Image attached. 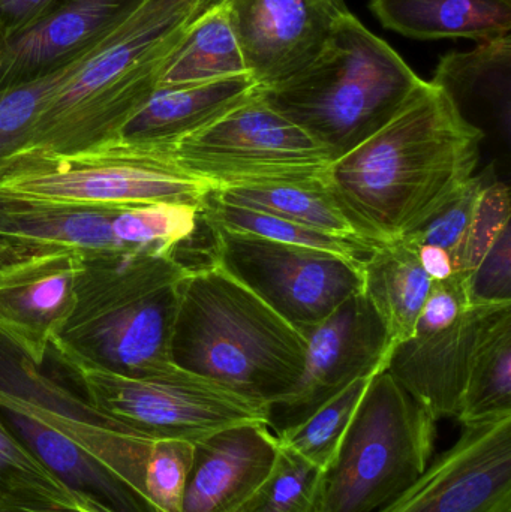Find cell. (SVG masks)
<instances>
[{
	"mask_svg": "<svg viewBox=\"0 0 511 512\" xmlns=\"http://www.w3.org/2000/svg\"><path fill=\"white\" fill-rule=\"evenodd\" d=\"M59 2L60 0H0V41L32 26Z\"/></svg>",
	"mask_w": 511,
	"mask_h": 512,
	"instance_id": "74e56055",
	"label": "cell"
},
{
	"mask_svg": "<svg viewBox=\"0 0 511 512\" xmlns=\"http://www.w3.org/2000/svg\"><path fill=\"white\" fill-rule=\"evenodd\" d=\"M417 256H419L420 265L426 271L434 282L446 280L455 274L452 255L446 249L438 246L423 245L417 246Z\"/></svg>",
	"mask_w": 511,
	"mask_h": 512,
	"instance_id": "f35d334b",
	"label": "cell"
},
{
	"mask_svg": "<svg viewBox=\"0 0 511 512\" xmlns=\"http://www.w3.org/2000/svg\"><path fill=\"white\" fill-rule=\"evenodd\" d=\"M30 501L59 502L81 510L80 501L0 421V504Z\"/></svg>",
	"mask_w": 511,
	"mask_h": 512,
	"instance_id": "1f68e13d",
	"label": "cell"
},
{
	"mask_svg": "<svg viewBox=\"0 0 511 512\" xmlns=\"http://www.w3.org/2000/svg\"><path fill=\"white\" fill-rule=\"evenodd\" d=\"M194 442L153 439L143 469V492L156 512H182Z\"/></svg>",
	"mask_w": 511,
	"mask_h": 512,
	"instance_id": "d6a6232c",
	"label": "cell"
},
{
	"mask_svg": "<svg viewBox=\"0 0 511 512\" xmlns=\"http://www.w3.org/2000/svg\"><path fill=\"white\" fill-rule=\"evenodd\" d=\"M467 276L455 273L449 279L432 283L411 337H428L440 333L464 315L465 310L471 307Z\"/></svg>",
	"mask_w": 511,
	"mask_h": 512,
	"instance_id": "8d00e7d4",
	"label": "cell"
},
{
	"mask_svg": "<svg viewBox=\"0 0 511 512\" xmlns=\"http://www.w3.org/2000/svg\"><path fill=\"white\" fill-rule=\"evenodd\" d=\"M303 337L302 378L287 399L269 409L275 435L302 423L351 382L384 369L392 352L386 327L363 292L351 295Z\"/></svg>",
	"mask_w": 511,
	"mask_h": 512,
	"instance_id": "7c38bea8",
	"label": "cell"
},
{
	"mask_svg": "<svg viewBox=\"0 0 511 512\" xmlns=\"http://www.w3.org/2000/svg\"><path fill=\"white\" fill-rule=\"evenodd\" d=\"M383 27L407 38L489 42L510 35L511 0H369Z\"/></svg>",
	"mask_w": 511,
	"mask_h": 512,
	"instance_id": "44dd1931",
	"label": "cell"
},
{
	"mask_svg": "<svg viewBox=\"0 0 511 512\" xmlns=\"http://www.w3.org/2000/svg\"><path fill=\"white\" fill-rule=\"evenodd\" d=\"M425 84L350 12L306 68L258 92L335 162L386 126Z\"/></svg>",
	"mask_w": 511,
	"mask_h": 512,
	"instance_id": "5b68a950",
	"label": "cell"
},
{
	"mask_svg": "<svg viewBox=\"0 0 511 512\" xmlns=\"http://www.w3.org/2000/svg\"><path fill=\"white\" fill-rule=\"evenodd\" d=\"M278 450L267 423L239 424L195 442L182 512H239L269 474Z\"/></svg>",
	"mask_w": 511,
	"mask_h": 512,
	"instance_id": "ac0fdd59",
	"label": "cell"
},
{
	"mask_svg": "<svg viewBox=\"0 0 511 512\" xmlns=\"http://www.w3.org/2000/svg\"><path fill=\"white\" fill-rule=\"evenodd\" d=\"M246 68L258 87L293 77L350 14L345 0H224Z\"/></svg>",
	"mask_w": 511,
	"mask_h": 512,
	"instance_id": "5bb4252c",
	"label": "cell"
},
{
	"mask_svg": "<svg viewBox=\"0 0 511 512\" xmlns=\"http://www.w3.org/2000/svg\"><path fill=\"white\" fill-rule=\"evenodd\" d=\"M437 421L386 367L372 375L359 408L324 471L323 512H378L428 468Z\"/></svg>",
	"mask_w": 511,
	"mask_h": 512,
	"instance_id": "8992f818",
	"label": "cell"
},
{
	"mask_svg": "<svg viewBox=\"0 0 511 512\" xmlns=\"http://www.w3.org/2000/svg\"><path fill=\"white\" fill-rule=\"evenodd\" d=\"M102 414L150 439L198 442L228 427L269 424V411L177 366L125 376L54 357Z\"/></svg>",
	"mask_w": 511,
	"mask_h": 512,
	"instance_id": "9c48e42d",
	"label": "cell"
},
{
	"mask_svg": "<svg viewBox=\"0 0 511 512\" xmlns=\"http://www.w3.org/2000/svg\"><path fill=\"white\" fill-rule=\"evenodd\" d=\"M471 306L511 304V225L501 230L489 251L467 276Z\"/></svg>",
	"mask_w": 511,
	"mask_h": 512,
	"instance_id": "d590c367",
	"label": "cell"
},
{
	"mask_svg": "<svg viewBox=\"0 0 511 512\" xmlns=\"http://www.w3.org/2000/svg\"><path fill=\"white\" fill-rule=\"evenodd\" d=\"M87 56L36 80L0 90V167L27 150L45 105Z\"/></svg>",
	"mask_w": 511,
	"mask_h": 512,
	"instance_id": "4dcf8cb0",
	"label": "cell"
},
{
	"mask_svg": "<svg viewBox=\"0 0 511 512\" xmlns=\"http://www.w3.org/2000/svg\"><path fill=\"white\" fill-rule=\"evenodd\" d=\"M171 363L269 411L302 378V333L215 264L179 285Z\"/></svg>",
	"mask_w": 511,
	"mask_h": 512,
	"instance_id": "7a4b0ae2",
	"label": "cell"
},
{
	"mask_svg": "<svg viewBox=\"0 0 511 512\" xmlns=\"http://www.w3.org/2000/svg\"><path fill=\"white\" fill-rule=\"evenodd\" d=\"M212 264L242 283L299 333L363 289L362 262L207 225Z\"/></svg>",
	"mask_w": 511,
	"mask_h": 512,
	"instance_id": "30bf717a",
	"label": "cell"
},
{
	"mask_svg": "<svg viewBox=\"0 0 511 512\" xmlns=\"http://www.w3.org/2000/svg\"><path fill=\"white\" fill-rule=\"evenodd\" d=\"M511 36L482 42L465 53H450L438 63L431 83L455 102L461 114L488 104L504 123H510Z\"/></svg>",
	"mask_w": 511,
	"mask_h": 512,
	"instance_id": "cb8c5ba5",
	"label": "cell"
},
{
	"mask_svg": "<svg viewBox=\"0 0 511 512\" xmlns=\"http://www.w3.org/2000/svg\"><path fill=\"white\" fill-rule=\"evenodd\" d=\"M378 512H511V417L464 426L456 444Z\"/></svg>",
	"mask_w": 511,
	"mask_h": 512,
	"instance_id": "4fadbf2b",
	"label": "cell"
},
{
	"mask_svg": "<svg viewBox=\"0 0 511 512\" xmlns=\"http://www.w3.org/2000/svg\"><path fill=\"white\" fill-rule=\"evenodd\" d=\"M200 215L201 221L212 227L224 228L234 233L251 234V236L263 237V239L275 240L287 245L320 249V251L345 256L356 262H362L375 248L369 243L341 239V237L320 233V231L311 230L266 213L221 203L213 198L212 192L204 200Z\"/></svg>",
	"mask_w": 511,
	"mask_h": 512,
	"instance_id": "4316f807",
	"label": "cell"
},
{
	"mask_svg": "<svg viewBox=\"0 0 511 512\" xmlns=\"http://www.w3.org/2000/svg\"><path fill=\"white\" fill-rule=\"evenodd\" d=\"M221 0H144L51 96L27 150L84 152L117 140L159 87L192 24Z\"/></svg>",
	"mask_w": 511,
	"mask_h": 512,
	"instance_id": "3957f363",
	"label": "cell"
},
{
	"mask_svg": "<svg viewBox=\"0 0 511 512\" xmlns=\"http://www.w3.org/2000/svg\"><path fill=\"white\" fill-rule=\"evenodd\" d=\"M485 185L483 177L474 176L422 227L417 228L414 233L402 240L410 243L413 248L423 245L438 246V248L446 249L453 256L462 237L470 228L480 194Z\"/></svg>",
	"mask_w": 511,
	"mask_h": 512,
	"instance_id": "e575fe53",
	"label": "cell"
},
{
	"mask_svg": "<svg viewBox=\"0 0 511 512\" xmlns=\"http://www.w3.org/2000/svg\"><path fill=\"white\" fill-rule=\"evenodd\" d=\"M511 417V307L483 340L456 420L462 426Z\"/></svg>",
	"mask_w": 511,
	"mask_h": 512,
	"instance_id": "484cf974",
	"label": "cell"
},
{
	"mask_svg": "<svg viewBox=\"0 0 511 512\" xmlns=\"http://www.w3.org/2000/svg\"><path fill=\"white\" fill-rule=\"evenodd\" d=\"M249 75L224 0L207 9L165 66L159 87L194 86Z\"/></svg>",
	"mask_w": 511,
	"mask_h": 512,
	"instance_id": "603a6c76",
	"label": "cell"
},
{
	"mask_svg": "<svg viewBox=\"0 0 511 512\" xmlns=\"http://www.w3.org/2000/svg\"><path fill=\"white\" fill-rule=\"evenodd\" d=\"M188 173L215 189L324 188L330 156L255 90L242 104L168 149Z\"/></svg>",
	"mask_w": 511,
	"mask_h": 512,
	"instance_id": "ba28073f",
	"label": "cell"
},
{
	"mask_svg": "<svg viewBox=\"0 0 511 512\" xmlns=\"http://www.w3.org/2000/svg\"><path fill=\"white\" fill-rule=\"evenodd\" d=\"M371 378L372 375L356 379L302 423L276 433L279 444L326 471L338 454L339 445Z\"/></svg>",
	"mask_w": 511,
	"mask_h": 512,
	"instance_id": "f1b7e54d",
	"label": "cell"
},
{
	"mask_svg": "<svg viewBox=\"0 0 511 512\" xmlns=\"http://www.w3.org/2000/svg\"><path fill=\"white\" fill-rule=\"evenodd\" d=\"M323 492V469L279 444L272 469L239 512H323Z\"/></svg>",
	"mask_w": 511,
	"mask_h": 512,
	"instance_id": "f546056e",
	"label": "cell"
},
{
	"mask_svg": "<svg viewBox=\"0 0 511 512\" xmlns=\"http://www.w3.org/2000/svg\"><path fill=\"white\" fill-rule=\"evenodd\" d=\"M510 307L474 304L446 330L410 337L390 352L387 372L432 420L458 418L474 358L492 325Z\"/></svg>",
	"mask_w": 511,
	"mask_h": 512,
	"instance_id": "2e32d148",
	"label": "cell"
},
{
	"mask_svg": "<svg viewBox=\"0 0 511 512\" xmlns=\"http://www.w3.org/2000/svg\"><path fill=\"white\" fill-rule=\"evenodd\" d=\"M510 191L504 183L485 185L476 213L453 254L455 273L470 274L482 261L504 227L510 222Z\"/></svg>",
	"mask_w": 511,
	"mask_h": 512,
	"instance_id": "836d02e7",
	"label": "cell"
},
{
	"mask_svg": "<svg viewBox=\"0 0 511 512\" xmlns=\"http://www.w3.org/2000/svg\"><path fill=\"white\" fill-rule=\"evenodd\" d=\"M144 0H60L17 35L0 41V90L57 71L99 47Z\"/></svg>",
	"mask_w": 511,
	"mask_h": 512,
	"instance_id": "e0dca14e",
	"label": "cell"
},
{
	"mask_svg": "<svg viewBox=\"0 0 511 512\" xmlns=\"http://www.w3.org/2000/svg\"><path fill=\"white\" fill-rule=\"evenodd\" d=\"M200 221V207L191 204H144L117 210L111 233L119 249L177 254L191 242Z\"/></svg>",
	"mask_w": 511,
	"mask_h": 512,
	"instance_id": "83f0119b",
	"label": "cell"
},
{
	"mask_svg": "<svg viewBox=\"0 0 511 512\" xmlns=\"http://www.w3.org/2000/svg\"><path fill=\"white\" fill-rule=\"evenodd\" d=\"M0 409L27 415L56 430L146 498L143 469L153 439L102 414L84 396L63 387L3 333Z\"/></svg>",
	"mask_w": 511,
	"mask_h": 512,
	"instance_id": "8fae6325",
	"label": "cell"
},
{
	"mask_svg": "<svg viewBox=\"0 0 511 512\" xmlns=\"http://www.w3.org/2000/svg\"><path fill=\"white\" fill-rule=\"evenodd\" d=\"M192 268L177 254L140 249L81 255L74 309L51 354L125 376L173 366L179 285Z\"/></svg>",
	"mask_w": 511,
	"mask_h": 512,
	"instance_id": "277c9868",
	"label": "cell"
},
{
	"mask_svg": "<svg viewBox=\"0 0 511 512\" xmlns=\"http://www.w3.org/2000/svg\"><path fill=\"white\" fill-rule=\"evenodd\" d=\"M119 209L71 206L0 192V242L15 251H71L80 255L119 249L111 221Z\"/></svg>",
	"mask_w": 511,
	"mask_h": 512,
	"instance_id": "d6986e66",
	"label": "cell"
},
{
	"mask_svg": "<svg viewBox=\"0 0 511 512\" xmlns=\"http://www.w3.org/2000/svg\"><path fill=\"white\" fill-rule=\"evenodd\" d=\"M80 261L77 252L9 246L0 261V333L41 366L74 309Z\"/></svg>",
	"mask_w": 511,
	"mask_h": 512,
	"instance_id": "9a60e30c",
	"label": "cell"
},
{
	"mask_svg": "<svg viewBox=\"0 0 511 512\" xmlns=\"http://www.w3.org/2000/svg\"><path fill=\"white\" fill-rule=\"evenodd\" d=\"M0 512H81L72 505L53 501L8 502L0 504Z\"/></svg>",
	"mask_w": 511,
	"mask_h": 512,
	"instance_id": "ab89813d",
	"label": "cell"
},
{
	"mask_svg": "<svg viewBox=\"0 0 511 512\" xmlns=\"http://www.w3.org/2000/svg\"><path fill=\"white\" fill-rule=\"evenodd\" d=\"M212 195L216 200L230 206L266 213L341 239L363 242L324 188L287 185L243 186L213 189Z\"/></svg>",
	"mask_w": 511,
	"mask_h": 512,
	"instance_id": "d4e9b609",
	"label": "cell"
},
{
	"mask_svg": "<svg viewBox=\"0 0 511 512\" xmlns=\"http://www.w3.org/2000/svg\"><path fill=\"white\" fill-rule=\"evenodd\" d=\"M6 254V245L5 243L0 242V261H2L3 256Z\"/></svg>",
	"mask_w": 511,
	"mask_h": 512,
	"instance_id": "60d3db41",
	"label": "cell"
},
{
	"mask_svg": "<svg viewBox=\"0 0 511 512\" xmlns=\"http://www.w3.org/2000/svg\"><path fill=\"white\" fill-rule=\"evenodd\" d=\"M213 189L180 167L168 150L122 140L69 155L24 150L0 167V192L99 209L153 203L201 209Z\"/></svg>",
	"mask_w": 511,
	"mask_h": 512,
	"instance_id": "52a82bcc",
	"label": "cell"
},
{
	"mask_svg": "<svg viewBox=\"0 0 511 512\" xmlns=\"http://www.w3.org/2000/svg\"><path fill=\"white\" fill-rule=\"evenodd\" d=\"M360 270L362 292L380 315L393 349L413 336L434 280L420 265L416 248L404 240L375 246Z\"/></svg>",
	"mask_w": 511,
	"mask_h": 512,
	"instance_id": "7402d4cb",
	"label": "cell"
},
{
	"mask_svg": "<svg viewBox=\"0 0 511 512\" xmlns=\"http://www.w3.org/2000/svg\"><path fill=\"white\" fill-rule=\"evenodd\" d=\"M483 134L437 84L330 164L324 189L369 245L399 242L473 179Z\"/></svg>",
	"mask_w": 511,
	"mask_h": 512,
	"instance_id": "6da1fadb",
	"label": "cell"
},
{
	"mask_svg": "<svg viewBox=\"0 0 511 512\" xmlns=\"http://www.w3.org/2000/svg\"><path fill=\"white\" fill-rule=\"evenodd\" d=\"M257 87L251 75L194 86L158 87L117 140L168 150L242 104Z\"/></svg>",
	"mask_w": 511,
	"mask_h": 512,
	"instance_id": "ffe728a7",
	"label": "cell"
}]
</instances>
